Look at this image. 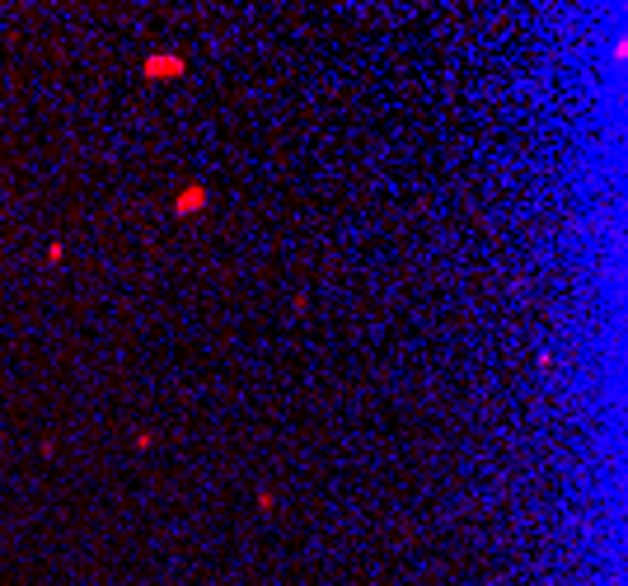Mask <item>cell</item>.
I'll list each match as a JSON object with an SVG mask.
<instances>
[{
	"label": "cell",
	"mask_w": 628,
	"mask_h": 586,
	"mask_svg": "<svg viewBox=\"0 0 628 586\" xmlns=\"http://www.w3.org/2000/svg\"><path fill=\"white\" fill-rule=\"evenodd\" d=\"M179 71H183L179 56H150L146 61V76H179Z\"/></svg>",
	"instance_id": "obj_2"
},
{
	"label": "cell",
	"mask_w": 628,
	"mask_h": 586,
	"mask_svg": "<svg viewBox=\"0 0 628 586\" xmlns=\"http://www.w3.org/2000/svg\"><path fill=\"white\" fill-rule=\"evenodd\" d=\"M202 207H207V188H202V183L183 188V192H179V202H174V212H179V216H188V212H202Z\"/></svg>",
	"instance_id": "obj_1"
}]
</instances>
